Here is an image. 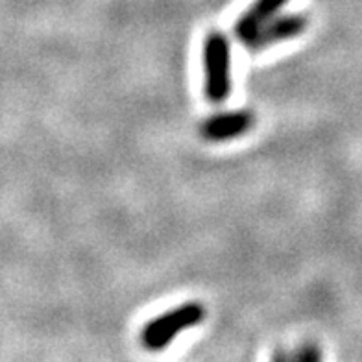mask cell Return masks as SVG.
Listing matches in <instances>:
<instances>
[{"mask_svg": "<svg viewBox=\"0 0 362 362\" xmlns=\"http://www.w3.org/2000/svg\"><path fill=\"white\" fill-rule=\"evenodd\" d=\"M204 320L205 307L198 301H189L148 322L141 331V342L150 351H161L170 346L183 331L200 325Z\"/></svg>", "mask_w": 362, "mask_h": 362, "instance_id": "1", "label": "cell"}, {"mask_svg": "<svg viewBox=\"0 0 362 362\" xmlns=\"http://www.w3.org/2000/svg\"><path fill=\"white\" fill-rule=\"evenodd\" d=\"M205 98L224 104L231 93V47L224 34L211 32L204 43Z\"/></svg>", "mask_w": 362, "mask_h": 362, "instance_id": "2", "label": "cell"}, {"mask_svg": "<svg viewBox=\"0 0 362 362\" xmlns=\"http://www.w3.org/2000/svg\"><path fill=\"white\" fill-rule=\"evenodd\" d=\"M309 19L305 15H281V17H272L264 24H261L246 41L244 47L252 52H261L264 48L279 45L283 41L294 39L307 30Z\"/></svg>", "mask_w": 362, "mask_h": 362, "instance_id": "3", "label": "cell"}, {"mask_svg": "<svg viewBox=\"0 0 362 362\" xmlns=\"http://www.w3.org/2000/svg\"><path fill=\"white\" fill-rule=\"evenodd\" d=\"M253 122H255V117L252 111H229V113L215 115L205 120L200 128V134L209 143H226V141L248 134L253 128Z\"/></svg>", "mask_w": 362, "mask_h": 362, "instance_id": "4", "label": "cell"}, {"mask_svg": "<svg viewBox=\"0 0 362 362\" xmlns=\"http://www.w3.org/2000/svg\"><path fill=\"white\" fill-rule=\"evenodd\" d=\"M286 2L288 0H255L248 10L238 17L237 23H235L233 32L238 41L244 43L261 24L270 21L272 17H276L277 11L281 10Z\"/></svg>", "mask_w": 362, "mask_h": 362, "instance_id": "5", "label": "cell"}]
</instances>
